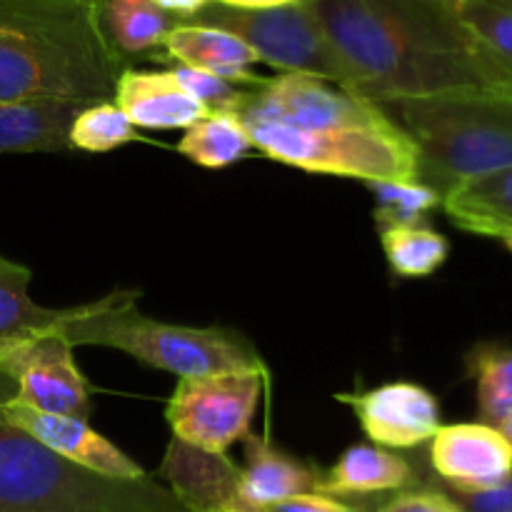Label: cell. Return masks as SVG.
<instances>
[{"label":"cell","mask_w":512,"mask_h":512,"mask_svg":"<svg viewBox=\"0 0 512 512\" xmlns=\"http://www.w3.org/2000/svg\"><path fill=\"white\" fill-rule=\"evenodd\" d=\"M350 75L373 103L490 88L473 43L438 0H308ZM493 90V88H490Z\"/></svg>","instance_id":"6da1fadb"},{"label":"cell","mask_w":512,"mask_h":512,"mask_svg":"<svg viewBox=\"0 0 512 512\" xmlns=\"http://www.w3.org/2000/svg\"><path fill=\"white\" fill-rule=\"evenodd\" d=\"M105 0H0V103L115 93L118 53L103 28Z\"/></svg>","instance_id":"7a4b0ae2"},{"label":"cell","mask_w":512,"mask_h":512,"mask_svg":"<svg viewBox=\"0 0 512 512\" xmlns=\"http://www.w3.org/2000/svg\"><path fill=\"white\" fill-rule=\"evenodd\" d=\"M383 108L415 143L418 183L440 200L468 180L512 168V93L448 90Z\"/></svg>","instance_id":"3957f363"},{"label":"cell","mask_w":512,"mask_h":512,"mask_svg":"<svg viewBox=\"0 0 512 512\" xmlns=\"http://www.w3.org/2000/svg\"><path fill=\"white\" fill-rule=\"evenodd\" d=\"M13 393L0 373V512H188L150 475L105 478L40 445L5 415Z\"/></svg>","instance_id":"277c9868"},{"label":"cell","mask_w":512,"mask_h":512,"mask_svg":"<svg viewBox=\"0 0 512 512\" xmlns=\"http://www.w3.org/2000/svg\"><path fill=\"white\" fill-rule=\"evenodd\" d=\"M60 333L70 345L123 350L150 368L178 378L265 370L253 345L225 328L160 323L138 310V293L115 290L95 303L70 308Z\"/></svg>","instance_id":"5b68a950"},{"label":"cell","mask_w":512,"mask_h":512,"mask_svg":"<svg viewBox=\"0 0 512 512\" xmlns=\"http://www.w3.org/2000/svg\"><path fill=\"white\" fill-rule=\"evenodd\" d=\"M238 120L253 148L278 163L365 183H418V150L400 125L393 130H305L248 115Z\"/></svg>","instance_id":"8992f818"},{"label":"cell","mask_w":512,"mask_h":512,"mask_svg":"<svg viewBox=\"0 0 512 512\" xmlns=\"http://www.w3.org/2000/svg\"><path fill=\"white\" fill-rule=\"evenodd\" d=\"M193 23L238 35L255 50L260 63L273 65L283 73L310 75L353 93L350 75L330 48L308 0L265 10H238L210 3L195 15Z\"/></svg>","instance_id":"52a82bcc"},{"label":"cell","mask_w":512,"mask_h":512,"mask_svg":"<svg viewBox=\"0 0 512 512\" xmlns=\"http://www.w3.org/2000/svg\"><path fill=\"white\" fill-rule=\"evenodd\" d=\"M263 385L265 370L180 378L165 410L173 438L205 453L225 455L230 445L250 435Z\"/></svg>","instance_id":"ba28073f"},{"label":"cell","mask_w":512,"mask_h":512,"mask_svg":"<svg viewBox=\"0 0 512 512\" xmlns=\"http://www.w3.org/2000/svg\"><path fill=\"white\" fill-rule=\"evenodd\" d=\"M233 115L278 120L305 130H393L383 105L310 75L283 73L250 88Z\"/></svg>","instance_id":"9c48e42d"},{"label":"cell","mask_w":512,"mask_h":512,"mask_svg":"<svg viewBox=\"0 0 512 512\" xmlns=\"http://www.w3.org/2000/svg\"><path fill=\"white\" fill-rule=\"evenodd\" d=\"M0 373L13 380L15 398L23 405L88 420V383L73 360V345L60 330L0 353Z\"/></svg>","instance_id":"30bf717a"},{"label":"cell","mask_w":512,"mask_h":512,"mask_svg":"<svg viewBox=\"0 0 512 512\" xmlns=\"http://www.w3.org/2000/svg\"><path fill=\"white\" fill-rule=\"evenodd\" d=\"M430 468L453 493L493 490L512 478V443L493 425H443L430 440Z\"/></svg>","instance_id":"8fae6325"},{"label":"cell","mask_w":512,"mask_h":512,"mask_svg":"<svg viewBox=\"0 0 512 512\" xmlns=\"http://www.w3.org/2000/svg\"><path fill=\"white\" fill-rule=\"evenodd\" d=\"M373 443L385 448H418L430 443L443 423L440 405L430 390L415 383H388L368 393H340Z\"/></svg>","instance_id":"7c38bea8"},{"label":"cell","mask_w":512,"mask_h":512,"mask_svg":"<svg viewBox=\"0 0 512 512\" xmlns=\"http://www.w3.org/2000/svg\"><path fill=\"white\" fill-rule=\"evenodd\" d=\"M5 415H8L10 423L25 430L30 438H35L60 458L80 465V468L118 480H140L148 475L123 450L115 448L108 438L95 433L88 420L73 418V415L43 413V410L20 403L15 393L5 400Z\"/></svg>","instance_id":"4fadbf2b"},{"label":"cell","mask_w":512,"mask_h":512,"mask_svg":"<svg viewBox=\"0 0 512 512\" xmlns=\"http://www.w3.org/2000/svg\"><path fill=\"white\" fill-rule=\"evenodd\" d=\"M160 475L188 512H253L240 498V468L225 455L170 440Z\"/></svg>","instance_id":"5bb4252c"},{"label":"cell","mask_w":512,"mask_h":512,"mask_svg":"<svg viewBox=\"0 0 512 512\" xmlns=\"http://www.w3.org/2000/svg\"><path fill=\"white\" fill-rule=\"evenodd\" d=\"M115 105L128 115L135 128L173 130L190 128L198 120L208 118L210 110L190 98L173 73L155 70H120L115 80Z\"/></svg>","instance_id":"9a60e30c"},{"label":"cell","mask_w":512,"mask_h":512,"mask_svg":"<svg viewBox=\"0 0 512 512\" xmlns=\"http://www.w3.org/2000/svg\"><path fill=\"white\" fill-rule=\"evenodd\" d=\"M165 55L158 60H175L183 68L203 70L235 85L258 88L265 83L250 65L260 63L255 50L238 35L203 23H175L163 40Z\"/></svg>","instance_id":"2e32d148"},{"label":"cell","mask_w":512,"mask_h":512,"mask_svg":"<svg viewBox=\"0 0 512 512\" xmlns=\"http://www.w3.org/2000/svg\"><path fill=\"white\" fill-rule=\"evenodd\" d=\"M85 105L65 98L0 103V155L65 153L70 150V125Z\"/></svg>","instance_id":"e0dca14e"},{"label":"cell","mask_w":512,"mask_h":512,"mask_svg":"<svg viewBox=\"0 0 512 512\" xmlns=\"http://www.w3.org/2000/svg\"><path fill=\"white\" fill-rule=\"evenodd\" d=\"M323 475L310 465L290 458L283 450L270 445L260 435L245 438V468H240V498L250 510L295 498V495L318 493Z\"/></svg>","instance_id":"ac0fdd59"},{"label":"cell","mask_w":512,"mask_h":512,"mask_svg":"<svg viewBox=\"0 0 512 512\" xmlns=\"http://www.w3.org/2000/svg\"><path fill=\"white\" fill-rule=\"evenodd\" d=\"M418 485L415 468L398 453L378 445H353L338 458V463L320 478V495L353 498V495L390 493Z\"/></svg>","instance_id":"d6986e66"},{"label":"cell","mask_w":512,"mask_h":512,"mask_svg":"<svg viewBox=\"0 0 512 512\" xmlns=\"http://www.w3.org/2000/svg\"><path fill=\"white\" fill-rule=\"evenodd\" d=\"M490 88L512 93V0H453Z\"/></svg>","instance_id":"ffe728a7"},{"label":"cell","mask_w":512,"mask_h":512,"mask_svg":"<svg viewBox=\"0 0 512 512\" xmlns=\"http://www.w3.org/2000/svg\"><path fill=\"white\" fill-rule=\"evenodd\" d=\"M440 205L460 230L495 238L512 250V168L458 185Z\"/></svg>","instance_id":"44dd1931"},{"label":"cell","mask_w":512,"mask_h":512,"mask_svg":"<svg viewBox=\"0 0 512 512\" xmlns=\"http://www.w3.org/2000/svg\"><path fill=\"white\" fill-rule=\"evenodd\" d=\"M30 270L0 255V353L60 330L68 310H50L28 293Z\"/></svg>","instance_id":"7402d4cb"},{"label":"cell","mask_w":512,"mask_h":512,"mask_svg":"<svg viewBox=\"0 0 512 512\" xmlns=\"http://www.w3.org/2000/svg\"><path fill=\"white\" fill-rule=\"evenodd\" d=\"M168 13L158 8L153 0H105L103 28L113 48L120 53H145L163 45L165 35L173 28Z\"/></svg>","instance_id":"603a6c76"},{"label":"cell","mask_w":512,"mask_h":512,"mask_svg":"<svg viewBox=\"0 0 512 512\" xmlns=\"http://www.w3.org/2000/svg\"><path fill=\"white\" fill-rule=\"evenodd\" d=\"M253 148L248 133L233 113H210L185 128L178 143V153L203 168H225L248 155Z\"/></svg>","instance_id":"cb8c5ba5"},{"label":"cell","mask_w":512,"mask_h":512,"mask_svg":"<svg viewBox=\"0 0 512 512\" xmlns=\"http://www.w3.org/2000/svg\"><path fill=\"white\" fill-rule=\"evenodd\" d=\"M385 258L400 278H428L448 260L450 245L445 235L425 225H393L380 228Z\"/></svg>","instance_id":"d4e9b609"},{"label":"cell","mask_w":512,"mask_h":512,"mask_svg":"<svg viewBox=\"0 0 512 512\" xmlns=\"http://www.w3.org/2000/svg\"><path fill=\"white\" fill-rule=\"evenodd\" d=\"M468 373L478 385L480 418L498 428L512 410V345L480 343L470 350Z\"/></svg>","instance_id":"484cf974"},{"label":"cell","mask_w":512,"mask_h":512,"mask_svg":"<svg viewBox=\"0 0 512 512\" xmlns=\"http://www.w3.org/2000/svg\"><path fill=\"white\" fill-rule=\"evenodd\" d=\"M70 148L85 150V153H108L138 138L135 125L128 115L115 103H93L85 105L78 118L70 125Z\"/></svg>","instance_id":"4316f807"},{"label":"cell","mask_w":512,"mask_h":512,"mask_svg":"<svg viewBox=\"0 0 512 512\" xmlns=\"http://www.w3.org/2000/svg\"><path fill=\"white\" fill-rule=\"evenodd\" d=\"M368 188L375 195V220L380 228L393 225H420L425 215L443 200L423 183H398V180H373Z\"/></svg>","instance_id":"83f0119b"},{"label":"cell","mask_w":512,"mask_h":512,"mask_svg":"<svg viewBox=\"0 0 512 512\" xmlns=\"http://www.w3.org/2000/svg\"><path fill=\"white\" fill-rule=\"evenodd\" d=\"M170 73H173L175 83H178L190 98L203 103L210 113H235L250 90L240 88V85L230 83V80L225 78H218V75L203 73V70L195 68H183V65L173 68Z\"/></svg>","instance_id":"f1b7e54d"},{"label":"cell","mask_w":512,"mask_h":512,"mask_svg":"<svg viewBox=\"0 0 512 512\" xmlns=\"http://www.w3.org/2000/svg\"><path fill=\"white\" fill-rule=\"evenodd\" d=\"M378 512H463L455 505V500L450 498L445 490H433V488H415L405 490L398 498L390 500L385 508Z\"/></svg>","instance_id":"f546056e"},{"label":"cell","mask_w":512,"mask_h":512,"mask_svg":"<svg viewBox=\"0 0 512 512\" xmlns=\"http://www.w3.org/2000/svg\"><path fill=\"white\" fill-rule=\"evenodd\" d=\"M258 512H360L353 505H345L343 500L330 498V495L308 493V495H295V498L280 500V503L260 508Z\"/></svg>","instance_id":"4dcf8cb0"},{"label":"cell","mask_w":512,"mask_h":512,"mask_svg":"<svg viewBox=\"0 0 512 512\" xmlns=\"http://www.w3.org/2000/svg\"><path fill=\"white\" fill-rule=\"evenodd\" d=\"M163 13L178 15V18H195L203 8H208L213 0H153Z\"/></svg>","instance_id":"1f68e13d"},{"label":"cell","mask_w":512,"mask_h":512,"mask_svg":"<svg viewBox=\"0 0 512 512\" xmlns=\"http://www.w3.org/2000/svg\"><path fill=\"white\" fill-rule=\"evenodd\" d=\"M213 3L225 5V8H238V10H265V8H280V5L300 3V0H213Z\"/></svg>","instance_id":"d6a6232c"},{"label":"cell","mask_w":512,"mask_h":512,"mask_svg":"<svg viewBox=\"0 0 512 512\" xmlns=\"http://www.w3.org/2000/svg\"><path fill=\"white\" fill-rule=\"evenodd\" d=\"M498 430H500V433H503L505 438H508L510 443H512V410H510V415H508V418H505L503 423L498 425Z\"/></svg>","instance_id":"836d02e7"},{"label":"cell","mask_w":512,"mask_h":512,"mask_svg":"<svg viewBox=\"0 0 512 512\" xmlns=\"http://www.w3.org/2000/svg\"><path fill=\"white\" fill-rule=\"evenodd\" d=\"M13 33H20V30H10V28H0V35H13Z\"/></svg>","instance_id":"e575fe53"},{"label":"cell","mask_w":512,"mask_h":512,"mask_svg":"<svg viewBox=\"0 0 512 512\" xmlns=\"http://www.w3.org/2000/svg\"><path fill=\"white\" fill-rule=\"evenodd\" d=\"M438 3H448L450 5V3H453V0H438Z\"/></svg>","instance_id":"d590c367"}]
</instances>
